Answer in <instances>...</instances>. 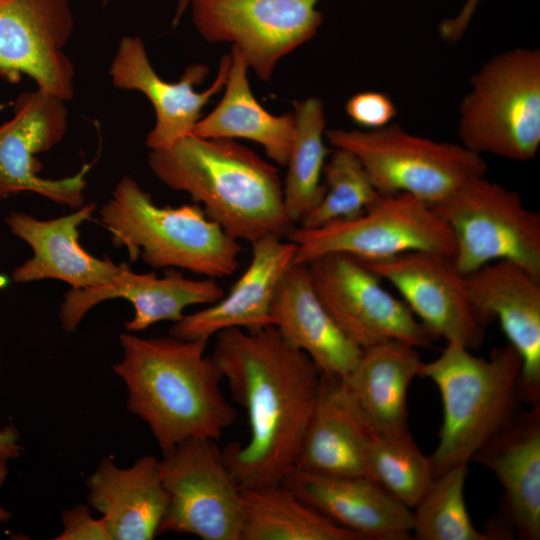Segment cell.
Here are the masks:
<instances>
[{
	"label": "cell",
	"mask_w": 540,
	"mask_h": 540,
	"mask_svg": "<svg viewBox=\"0 0 540 540\" xmlns=\"http://www.w3.org/2000/svg\"><path fill=\"white\" fill-rule=\"evenodd\" d=\"M211 357L248 416V441L223 451L233 478L241 488L281 483L294 467L322 373L274 326L223 330Z\"/></svg>",
	"instance_id": "cell-1"
},
{
	"label": "cell",
	"mask_w": 540,
	"mask_h": 540,
	"mask_svg": "<svg viewBox=\"0 0 540 540\" xmlns=\"http://www.w3.org/2000/svg\"><path fill=\"white\" fill-rule=\"evenodd\" d=\"M122 359L113 366L128 391L129 411L149 426L162 452L189 439L216 441L236 420L223 395V376L207 340L174 336L119 337Z\"/></svg>",
	"instance_id": "cell-2"
},
{
	"label": "cell",
	"mask_w": 540,
	"mask_h": 540,
	"mask_svg": "<svg viewBox=\"0 0 540 540\" xmlns=\"http://www.w3.org/2000/svg\"><path fill=\"white\" fill-rule=\"evenodd\" d=\"M148 165L162 183L188 193L238 241L251 244L268 235L286 239L295 227L285 211L276 167L234 139L190 134L151 150Z\"/></svg>",
	"instance_id": "cell-3"
},
{
	"label": "cell",
	"mask_w": 540,
	"mask_h": 540,
	"mask_svg": "<svg viewBox=\"0 0 540 540\" xmlns=\"http://www.w3.org/2000/svg\"><path fill=\"white\" fill-rule=\"evenodd\" d=\"M520 371L521 359L510 344L483 358L447 342L440 356L421 363L419 376L435 383L443 405L439 441L429 456L434 477L467 465L514 420Z\"/></svg>",
	"instance_id": "cell-4"
},
{
	"label": "cell",
	"mask_w": 540,
	"mask_h": 540,
	"mask_svg": "<svg viewBox=\"0 0 540 540\" xmlns=\"http://www.w3.org/2000/svg\"><path fill=\"white\" fill-rule=\"evenodd\" d=\"M99 214L113 245L125 247L132 262L141 257L155 269L179 268L215 280L239 265V241L200 205L158 206L130 177L118 182Z\"/></svg>",
	"instance_id": "cell-5"
},
{
	"label": "cell",
	"mask_w": 540,
	"mask_h": 540,
	"mask_svg": "<svg viewBox=\"0 0 540 540\" xmlns=\"http://www.w3.org/2000/svg\"><path fill=\"white\" fill-rule=\"evenodd\" d=\"M461 144L477 154L533 159L540 147V51L519 47L488 60L459 107Z\"/></svg>",
	"instance_id": "cell-6"
},
{
	"label": "cell",
	"mask_w": 540,
	"mask_h": 540,
	"mask_svg": "<svg viewBox=\"0 0 540 540\" xmlns=\"http://www.w3.org/2000/svg\"><path fill=\"white\" fill-rule=\"evenodd\" d=\"M325 138L360 160L379 194L405 193L430 206L487 170L482 155L462 144L417 136L396 123L369 130L330 129Z\"/></svg>",
	"instance_id": "cell-7"
},
{
	"label": "cell",
	"mask_w": 540,
	"mask_h": 540,
	"mask_svg": "<svg viewBox=\"0 0 540 540\" xmlns=\"http://www.w3.org/2000/svg\"><path fill=\"white\" fill-rule=\"evenodd\" d=\"M431 207L452 233L461 274L505 260L540 277V215L518 192L482 176Z\"/></svg>",
	"instance_id": "cell-8"
},
{
	"label": "cell",
	"mask_w": 540,
	"mask_h": 540,
	"mask_svg": "<svg viewBox=\"0 0 540 540\" xmlns=\"http://www.w3.org/2000/svg\"><path fill=\"white\" fill-rule=\"evenodd\" d=\"M296 246L294 263L329 253L361 261L410 251L453 257L455 244L444 220L426 202L405 193L380 194L359 216L317 228L295 226L286 236Z\"/></svg>",
	"instance_id": "cell-9"
},
{
	"label": "cell",
	"mask_w": 540,
	"mask_h": 540,
	"mask_svg": "<svg viewBox=\"0 0 540 540\" xmlns=\"http://www.w3.org/2000/svg\"><path fill=\"white\" fill-rule=\"evenodd\" d=\"M159 462L169 497L160 533L241 540L242 489L215 441L185 440L163 452Z\"/></svg>",
	"instance_id": "cell-10"
},
{
	"label": "cell",
	"mask_w": 540,
	"mask_h": 540,
	"mask_svg": "<svg viewBox=\"0 0 540 540\" xmlns=\"http://www.w3.org/2000/svg\"><path fill=\"white\" fill-rule=\"evenodd\" d=\"M306 265L320 302L361 349L388 341L415 348L431 346L432 336L406 303L386 290L382 279L362 261L329 253Z\"/></svg>",
	"instance_id": "cell-11"
},
{
	"label": "cell",
	"mask_w": 540,
	"mask_h": 540,
	"mask_svg": "<svg viewBox=\"0 0 540 540\" xmlns=\"http://www.w3.org/2000/svg\"><path fill=\"white\" fill-rule=\"evenodd\" d=\"M318 0H190L192 21L208 42L231 43L264 81L277 63L322 24Z\"/></svg>",
	"instance_id": "cell-12"
},
{
	"label": "cell",
	"mask_w": 540,
	"mask_h": 540,
	"mask_svg": "<svg viewBox=\"0 0 540 540\" xmlns=\"http://www.w3.org/2000/svg\"><path fill=\"white\" fill-rule=\"evenodd\" d=\"M67 128L68 111L62 99L39 89L19 95L14 116L0 123V199L29 191L71 208L84 205L91 164L61 179L39 176L42 164L35 155L58 144Z\"/></svg>",
	"instance_id": "cell-13"
},
{
	"label": "cell",
	"mask_w": 540,
	"mask_h": 540,
	"mask_svg": "<svg viewBox=\"0 0 540 540\" xmlns=\"http://www.w3.org/2000/svg\"><path fill=\"white\" fill-rule=\"evenodd\" d=\"M74 20L70 0H0V78L31 77L63 101L74 95V67L63 49Z\"/></svg>",
	"instance_id": "cell-14"
},
{
	"label": "cell",
	"mask_w": 540,
	"mask_h": 540,
	"mask_svg": "<svg viewBox=\"0 0 540 540\" xmlns=\"http://www.w3.org/2000/svg\"><path fill=\"white\" fill-rule=\"evenodd\" d=\"M362 262L397 289L433 339L457 342L470 350L482 346L483 321L469 299L465 275L457 270L451 256L410 251Z\"/></svg>",
	"instance_id": "cell-15"
},
{
	"label": "cell",
	"mask_w": 540,
	"mask_h": 540,
	"mask_svg": "<svg viewBox=\"0 0 540 540\" xmlns=\"http://www.w3.org/2000/svg\"><path fill=\"white\" fill-rule=\"evenodd\" d=\"M469 299L480 319L497 318L521 359L519 401L540 404V277L500 260L465 275Z\"/></svg>",
	"instance_id": "cell-16"
},
{
	"label": "cell",
	"mask_w": 540,
	"mask_h": 540,
	"mask_svg": "<svg viewBox=\"0 0 540 540\" xmlns=\"http://www.w3.org/2000/svg\"><path fill=\"white\" fill-rule=\"evenodd\" d=\"M229 65L230 54L224 55L213 83L197 92L194 85L200 84L208 73L205 65H191L178 82H167L153 69L142 39L124 36L112 59L109 75L116 88L139 91L151 102L156 121L145 144L150 150H158L192 134L203 107L224 88Z\"/></svg>",
	"instance_id": "cell-17"
},
{
	"label": "cell",
	"mask_w": 540,
	"mask_h": 540,
	"mask_svg": "<svg viewBox=\"0 0 540 540\" xmlns=\"http://www.w3.org/2000/svg\"><path fill=\"white\" fill-rule=\"evenodd\" d=\"M224 294L215 279H190L178 271L158 277L154 272L135 273L127 264H121L119 272L108 283L69 290L59 317L62 327L71 332L97 304L123 298L134 308V316L125 327L129 332H139L161 321L175 323L184 317L187 307L213 304Z\"/></svg>",
	"instance_id": "cell-18"
},
{
	"label": "cell",
	"mask_w": 540,
	"mask_h": 540,
	"mask_svg": "<svg viewBox=\"0 0 540 540\" xmlns=\"http://www.w3.org/2000/svg\"><path fill=\"white\" fill-rule=\"evenodd\" d=\"M251 247L249 265L229 293L202 310L185 314L171 326V336L208 341L226 329L257 331L274 326L272 301L281 278L294 264L296 246L285 238L268 235Z\"/></svg>",
	"instance_id": "cell-19"
},
{
	"label": "cell",
	"mask_w": 540,
	"mask_h": 540,
	"mask_svg": "<svg viewBox=\"0 0 540 540\" xmlns=\"http://www.w3.org/2000/svg\"><path fill=\"white\" fill-rule=\"evenodd\" d=\"M281 483L361 539L407 540L412 536L411 509L370 478L330 476L293 467Z\"/></svg>",
	"instance_id": "cell-20"
},
{
	"label": "cell",
	"mask_w": 540,
	"mask_h": 540,
	"mask_svg": "<svg viewBox=\"0 0 540 540\" xmlns=\"http://www.w3.org/2000/svg\"><path fill=\"white\" fill-rule=\"evenodd\" d=\"M95 204H84L71 214L40 220L22 212L6 217L10 231L33 250L31 258L12 272L15 283L56 279L72 289H85L111 281L121 269L110 258L99 259L79 243V227L91 219Z\"/></svg>",
	"instance_id": "cell-21"
},
{
	"label": "cell",
	"mask_w": 540,
	"mask_h": 540,
	"mask_svg": "<svg viewBox=\"0 0 540 540\" xmlns=\"http://www.w3.org/2000/svg\"><path fill=\"white\" fill-rule=\"evenodd\" d=\"M271 313L285 342L305 353L324 377L341 381L357 364L362 349L341 331L320 302L306 264L294 263L283 275Z\"/></svg>",
	"instance_id": "cell-22"
},
{
	"label": "cell",
	"mask_w": 540,
	"mask_h": 540,
	"mask_svg": "<svg viewBox=\"0 0 540 540\" xmlns=\"http://www.w3.org/2000/svg\"><path fill=\"white\" fill-rule=\"evenodd\" d=\"M87 486L88 503L101 513L112 540H151L160 533L169 497L159 459L146 455L123 469L106 457Z\"/></svg>",
	"instance_id": "cell-23"
},
{
	"label": "cell",
	"mask_w": 540,
	"mask_h": 540,
	"mask_svg": "<svg viewBox=\"0 0 540 540\" xmlns=\"http://www.w3.org/2000/svg\"><path fill=\"white\" fill-rule=\"evenodd\" d=\"M421 363L417 348L383 342L362 349L355 367L339 381L371 434L408 428L407 395Z\"/></svg>",
	"instance_id": "cell-24"
},
{
	"label": "cell",
	"mask_w": 540,
	"mask_h": 540,
	"mask_svg": "<svg viewBox=\"0 0 540 540\" xmlns=\"http://www.w3.org/2000/svg\"><path fill=\"white\" fill-rule=\"evenodd\" d=\"M504 489L512 524L524 540L540 539V404L513 420L473 457Z\"/></svg>",
	"instance_id": "cell-25"
},
{
	"label": "cell",
	"mask_w": 540,
	"mask_h": 540,
	"mask_svg": "<svg viewBox=\"0 0 540 540\" xmlns=\"http://www.w3.org/2000/svg\"><path fill=\"white\" fill-rule=\"evenodd\" d=\"M371 435L340 382L323 376L294 467L330 476L371 479L368 468Z\"/></svg>",
	"instance_id": "cell-26"
},
{
	"label": "cell",
	"mask_w": 540,
	"mask_h": 540,
	"mask_svg": "<svg viewBox=\"0 0 540 540\" xmlns=\"http://www.w3.org/2000/svg\"><path fill=\"white\" fill-rule=\"evenodd\" d=\"M248 69L241 53L232 47L223 97L209 114L199 119L192 134L254 141L273 162L285 166L294 138V113L273 115L266 111L252 94Z\"/></svg>",
	"instance_id": "cell-27"
},
{
	"label": "cell",
	"mask_w": 540,
	"mask_h": 540,
	"mask_svg": "<svg viewBox=\"0 0 540 540\" xmlns=\"http://www.w3.org/2000/svg\"><path fill=\"white\" fill-rule=\"evenodd\" d=\"M241 489V540H362L306 504L282 483Z\"/></svg>",
	"instance_id": "cell-28"
},
{
	"label": "cell",
	"mask_w": 540,
	"mask_h": 540,
	"mask_svg": "<svg viewBox=\"0 0 540 540\" xmlns=\"http://www.w3.org/2000/svg\"><path fill=\"white\" fill-rule=\"evenodd\" d=\"M295 132L285 166L283 202L296 226L320 201L324 193L323 168L329 151L324 143L326 117L322 101L309 97L294 101Z\"/></svg>",
	"instance_id": "cell-29"
},
{
	"label": "cell",
	"mask_w": 540,
	"mask_h": 540,
	"mask_svg": "<svg viewBox=\"0 0 540 540\" xmlns=\"http://www.w3.org/2000/svg\"><path fill=\"white\" fill-rule=\"evenodd\" d=\"M368 468L372 480L410 509L434 479L430 457L421 452L408 428L372 434Z\"/></svg>",
	"instance_id": "cell-30"
},
{
	"label": "cell",
	"mask_w": 540,
	"mask_h": 540,
	"mask_svg": "<svg viewBox=\"0 0 540 540\" xmlns=\"http://www.w3.org/2000/svg\"><path fill=\"white\" fill-rule=\"evenodd\" d=\"M467 465L453 467L434 477L412 511V536L417 540H489L495 536L473 525L464 488Z\"/></svg>",
	"instance_id": "cell-31"
},
{
	"label": "cell",
	"mask_w": 540,
	"mask_h": 540,
	"mask_svg": "<svg viewBox=\"0 0 540 540\" xmlns=\"http://www.w3.org/2000/svg\"><path fill=\"white\" fill-rule=\"evenodd\" d=\"M324 193L317 205L298 224L317 228L362 214L380 195L364 166L350 151L334 148L322 174Z\"/></svg>",
	"instance_id": "cell-32"
},
{
	"label": "cell",
	"mask_w": 540,
	"mask_h": 540,
	"mask_svg": "<svg viewBox=\"0 0 540 540\" xmlns=\"http://www.w3.org/2000/svg\"><path fill=\"white\" fill-rule=\"evenodd\" d=\"M349 118L364 129H378L392 123L397 109L392 99L378 91L353 95L346 103Z\"/></svg>",
	"instance_id": "cell-33"
},
{
	"label": "cell",
	"mask_w": 540,
	"mask_h": 540,
	"mask_svg": "<svg viewBox=\"0 0 540 540\" xmlns=\"http://www.w3.org/2000/svg\"><path fill=\"white\" fill-rule=\"evenodd\" d=\"M61 519L63 531L57 540H112L104 519L93 518L86 505L64 511Z\"/></svg>",
	"instance_id": "cell-34"
},
{
	"label": "cell",
	"mask_w": 540,
	"mask_h": 540,
	"mask_svg": "<svg viewBox=\"0 0 540 540\" xmlns=\"http://www.w3.org/2000/svg\"><path fill=\"white\" fill-rule=\"evenodd\" d=\"M480 1L466 0L456 17L442 21L439 25L440 37L451 43L458 41L464 34Z\"/></svg>",
	"instance_id": "cell-35"
},
{
	"label": "cell",
	"mask_w": 540,
	"mask_h": 540,
	"mask_svg": "<svg viewBox=\"0 0 540 540\" xmlns=\"http://www.w3.org/2000/svg\"><path fill=\"white\" fill-rule=\"evenodd\" d=\"M22 447L18 444V434L13 425L0 430V454L10 458L19 457Z\"/></svg>",
	"instance_id": "cell-36"
},
{
	"label": "cell",
	"mask_w": 540,
	"mask_h": 540,
	"mask_svg": "<svg viewBox=\"0 0 540 540\" xmlns=\"http://www.w3.org/2000/svg\"><path fill=\"white\" fill-rule=\"evenodd\" d=\"M8 458L0 454V487L5 482L8 476ZM11 513L0 504V523L6 522L10 519Z\"/></svg>",
	"instance_id": "cell-37"
},
{
	"label": "cell",
	"mask_w": 540,
	"mask_h": 540,
	"mask_svg": "<svg viewBox=\"0 0 540 540\" xmlns=\"http://www.w3.org/2000/svg\"><path fill=\"white\" fill-rule=\"evenodd\" d=\"M190 0H178L175 16L173 18V25H177L185 13L186 9L189 7Z\"/></svg>",
	"instance_id": "cell-38"
}]
</instances>
